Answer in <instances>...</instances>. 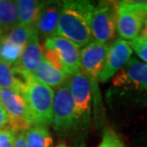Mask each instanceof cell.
I'll list each match as a JSON object with an SVG mask.
<instances>
[{"label":"cell","mask_w":147,"mask_h":147,"mask_svg":"<svg viewBox=\"0 0 147 147\" xmlns=\"http://www.w3.org/2000/svg\"><path fill=\"white\" fill-rule=\"evenodd\" d=\"M95 5L88 0H65L57 27V36L71 40L79 47L93 41L91 20Z\"/></svg>","instance_id":"obj_1"},{"label":"cell","mask_w":147,"mask_h":147,"mask_svg":"<svg viewBox=\"0 0 147 147\" xmlns=\"http://www.w3.org/2000/svg\"><path fill=\"white\" fill-rule=\"evenodd\" d=\"M34 125L46 126L52 124L53 104L55 91L53 88L36 80L33 76L20 89Z\"/></svg>","instance_id":"obj_2"},{"label":"cell","mask_w":147,"mask_h":147,"mask_svg":"<svg viewBox=\"0 0 147 147\" xmlns=\"http://www.w3.org/2000/svg\"><path fill=\"white\" fill-rule=\"evenodd\" d=\"M147 19V1L123 0L117 2V33L119 38L131 41L140 34Z\"/></svg>","instance_id":"obj_3"},{"label":"cell","mask_w":147,"mask_h":147,"mask_svg":"<svg viewBox=\"0 0 147 147\" xmlns=\"http://www.w3.org/2000/svg\"><path fill=\"white\" fill-rule=\"evenodd\" d=\"M110 45L92 41L80 50V70L86 76L92 88L93 100L96 109L101 106L100 92L98 89L99 76L103 69Z\"/></svg>","instance_id":"obj_4"},{"label":"cell","mask_w":147,"mask_h":147,"mask_svg":"<svg viewBox=\"0 0 147 147\" xmlns=\"http://www.w3.org/2000/svg\"><path fill=\"white\" fill-rule=\"evenodd\" d=\"M68 83L74 103L76 129H85L89 126L92 116L93 93L91 84L81 71L72 76Z\"/></svg>","instance_id":"obj_5"},{"label":"cell","mask_w":147,"mask_h":147,"mask_svg":"<svg viewBox=\"0 0 147 147\" xmlns=\"http://www.w3.org/2000/svg\"><path fill=\"white\" fill-rule=\"evenodd\" d=\"M116 1H100L95 6L91 20L93 41L111 45L117 36Z\"/></svg>","instance_id":"obj_6"},{"label":"cell","mask_w":147,"mask_h":147,"mask_svg":"<svg viewBox=\"0 0 147 147\" xmlns=\"http://www.w3.org/2000/svg\"><path fill=\"white\" fill-rule=\"evenodd\" d=\"M0 102L10 119L9 128L16 134L25 132L34 125L25 99L19 92L0 88Z\"/></svg>","instance_id":"obj_7"},{"label":"cell","mask_w":147,"mask_h":147,"mask_svg":"<svg viewBox=\"0 0 147 147\" xmlns=\"http://www.w3.org/2000/svg\"><path fill=\"white\" fill-rule=\"evenodd\" d=\"M52 124L58 135L69 133L76 129L75 111L69 83L60 86L55 92Z\"/></svg>","instance_id":"obj_8"},{"label":"cell","mask_w":147,"mask_h":147,"mask_svg":"<svg viewBox=\"0 0 147 147\" xmlns=\"http://www.w3.org/2000/svg\"><path fill=\"white\" fill-rule=\"evenodd\" d=\"M113 84L123 90L147 92V63L131 57L127 64L115 76Z\"/></svg>","instance_id":"obj_9"},{"label":"cell","mask_w":147,"mask_h":147,"mask_svg":"<svg viewBox=\"0 0 147 147\" xmlns=\"http://www.w3.org/2000/svg\"><path fill=\"white\" fill-rule=\"evenodd\" d=\"M46 50H54L62 61L71 78L75 74L80 72V47L71 40L62 36H52L46 38L43 44Z\"/></svg>","instance_id":"obj_10"},{"label":"cell","mask_w":147,"mask_h":147,"mask_svg":"<svg viewBox=\"0 0 147 147\" xmlns=\"http://www.w3.org/2000/svg\"><path fill=\"white\" fill-rule=\"evenodd\" d=\"M133 50L128 41L117 38L108 50L103 69L99 76V82L105 83L124 67L132 57Z\"/></svg>","instance_id":"obj_11"},{"label":"cell","mask_w":147,"mask_h":147,"mask_svg":"<svg viewBox=\"0 0 147 147\" xmlns=\"http://www.w3.org/2000/svg\"><path fill=\"white\" fill-rule=\"evenodd\" d=\"M62 1H45L34 25L38 36L46 38L57 36Z\"/></svg>","instance_id":"obj_12"},{"label":"cell","mask_w":147,"mask_h":147,"mask_svg":"<svg viewBox=\"0 0 147 147\" xmlns=\"http://www.w3.org/2000/svg\"><path fill=\"white\" fill-rule=\"evenodd\" d=\"M43 47L39 42L38 34L36 33L25 45L17 65L19 69L29 74H33L44 58Z\"/></svg>","instance_id":"obj_13"},{"label":"cell","mask_w":147,"mask_h":147,"mask_svg":"<svg viewBox=\"0 0 147 147\" xmlns=\"http://www.w3.org/2000/svg\"><path fill=\"white\" fill-rule=\"evenodd\" d=\"M31 74L24 72L17 66L0 60V88L11 89L20 93L23 84L28 81Z\"/></svg>","instance_id":"obj_14"},{"label":"cell","mask_w":147,"mask_h":147,"mask_svg":"<svg viewBox=\"0 0 147 147\" xmlns=\"http://www.w3.org/2000/svg\"><path fill=\"white\" fill-rule=\"evenodd\" d=\"M32 76L36 80L51 88H57V89L62 85L68 83L70 78L63 73L59 72L55 67H53L44 58L37 68L32 74Z\"/></svg>","instance_id":"obj_15"},{"label":"cell","mask_w":147,"mask_h":147,"mask_svg":"<svg viewBox=\"0 0 147 147\" xmlns=\"http://www.w3.org/2000/svg\"><path fill=\"white\" fill-rule=\"evenodd\" d=\"M44 2L36 0H17L18 9V25L34 27Z\"/></svg>","instance_id":"obj_16"},{"label":"cell","mask_w":147,"mask_h":147,"mask_svg":"<svg viewBox=\"0 0 147 147\" xmlns=\"http://www.w3.org/2000/svg\"><path fill=\"white\" fill-rule=\"evenodd\" d=\"M18 25V9L16 1L0 0V31L8 34Z\"/></svg>","instance_id":"obj_17"},{"label":"cell","mask_w":147,"mask_h":147,"mask_svg":"<svg viewBox=\"0 0 147 147\" xmlns=\"http://www.w3.org/2000/svg\"><path fill=\"white\" fill-rule=\"evenodd\" d=\"M25 142L28 147H52L53 138L48 127L34 125L24 132Z\"/></svg>","instance_id":"obj_18"},{"label":"cell","mask_w":147,"mask_h":147,"mask_svg":"<svg viewBox=\"0 0 147 147\" xmlns=\"http://www.w3.org/2000/svg\"><path fill=\"white\" fill-rule=\"evenodd\" d=\"M23 49V47L9 42L3 36L0 38V60L16 66L19 62Z\"/></svg>","instance_id":"obj_19"},{"label":"cell","mask_w":147,"mask_h":147,"mask_svg":"<svg viewBox=\"0 0 147 147\" xmlns=\"http://www.w3.org/2000/svg\"><path fill=\"white\" fill-rule=\"evenodd\" d=\"M36 33H37V31L34 27L17 25L16 27H14L8 34H6L4 36V38L9 42L24 48L29 39Z\"/></svg>","instance_id":"obj_20"},{"label":"cell","mask_w":147,"mask_h":147,"mask_svg":"<svg viewBox=\"0 0 147 147\" xmlns=\"http://www.w3.org/2000/svg\"><path fill=\"white\" fill-rule=\"evenodd\" d=\"M96 147H126L124 142L119 135L112 129L105 130L101 142Z\"/></svg>","instance_id":"obj_21"},{"label":"cell","mask_w":147,"mask_h":147,"mask_svg":"<svg viewBox=\"0 0 147 147\" xmlns=\"http://www.w3.org/2000/svg\"><path fill=\"white\" fill-rule=\"evenodd\" d=\"M132 50L140 57V61L147 63V37L139 36L135 39L128 41Z\"/></svg>","instance_id":"obj_22"},{"label":"cell","mask_w":147,"mask_h":147,"mask_svg":"<svg viewBox=\"0 0 147 147\" xmlns=\"http://www.w3.org/2000/svg\"><path fill=\"white\" fill-rule=\"evenodd\" d=\"M43 55H44V59L47 60L48 62L51 64L53 67H55V69L58 70L59 72L63 73L64 75H66L68 78H70L68 75V72L64 66V64L62 63V61L60 60L59 57L57 54V52H55L54 50H46L44 49L43 51Z\"/></svg>","instance_id":"obj_23"},{"label":"cell","mask_w":147,"mask_h":147,"mask_svg":"<svg viewBox=\"0 0 147 147\" xmlns=\"http://www.w3.org/2000/svg\"><path fill=\"white\" fill-rule=\"evenodd\" d=\"M16 133L11 128L0 129V147H14Z\"/></svg>","instance_id":"obj_24"},{"label":"cell","mask_w":147,"mask_h":147,"mask_svg":"<svg viewBox=\"0 0 147 147\" xmlns=\"http://www.w3.org/2000/svg\"><path fill=\"white\" fill-rule=\"evenodd\" d=\"M8 125H10V119H9L7 112L5 111L4 107L0 102V129L8 128Z\"/></svg>","instance_id":"obj_25"},{"label":"cell","mask_w":147,"mask_h":147,"mask_svg":"<svg viewBox=\"0 0 147 147\" xmlns=\"http://www.w3.org/2000/svg\"><path fill=\"white\" fill-rule=\"evenodd\" d=\"M14 147H28L25 142L24 132H19L16 134V140H14Z\"/></svg>","instance_id":"obj_26"},{"label":"cell","mask_w":147,"mask_h":147,"mask_svg":"<svg viewBox=\"0 0 147 147\" xmlns=\"http://www.w3.org/2000/svg\"><path fill=\"white\" fill-rule=\"evenodd\" d=\"M140 36L147 37V19H146V21H145V23H144V25H143V28H142V32H140Z\"/></svg>","instance_id":"obj_27"},{"label":"cell","mask_w":147,"mask_h":147,"mask_svg":"<svg viewBox=\"0 0 147 147\" xmlns=\"http://www.w3.org/2000/svg\"><path fill=\"white\" fill-rule=\"evenodd\" d=\"M55 147H69V146H67L65 144H60V145H57V146H55Z\"/></svg>","instance_id":"obj_28"}]
</instances>
